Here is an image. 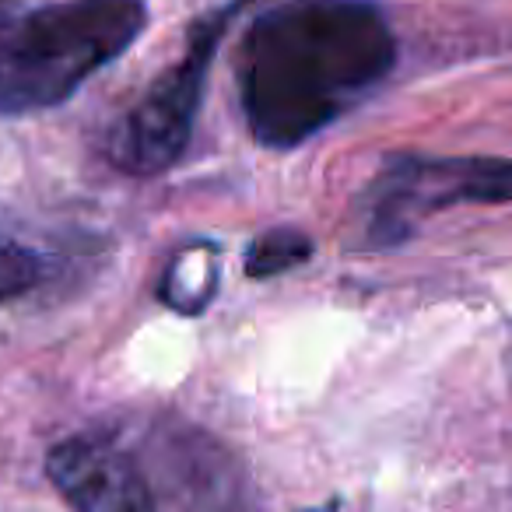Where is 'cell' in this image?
<instances>
[{"label":"cell","mask_w":512,"mask_h":512,"mask_svg":"<svg viewBox=\"0 0 512 512\" xmlns=\"http://www.w3.org/2000/svg\"><path fill=\"white\" fill-rule=\"evenodd\" d=\"M393 64L397 43L372 0H281L242 39V113L264 148H299L358 106Z\"/></svg>","instance_id":"cell-1"},{"label":"cell","mask_w":512,"mask_h":512,"mask_svg":"<svg viewBox=\"0 0 512 512\" xmlns=\"http://www.w3.org/2000/svg\"><path fill=\"white\" fill-rule=\"evenodd\" d=\"M46 470L74 512H165L137 449L113 435L81 432L57 442Z\"/></svg>","instance_id":"cell-5"},{"label":"cell","mask_w":512,"mask_h":512,"mask_svg":"<svg viewBox=\"0 0 512 512\" xmlns=\"http://www.w3.org/2000/svg\"><path fill=\"white\" fill-rule=\"evenodd\" d=\"M225 22L228 15H218L200 25L183 60L169 67L148 88V95L116 123L113 137H109V158L123 172L155 176V172L169 169L186 151L200 99H204V81L207 71H211L214 46H218Z\"/></svg>","instance_id":"cell-4"},{"label":"cell","mask_w":512,"mask_h":512,"mask_svg":"<svg viewBox=\"0 0 512 512\" xmlns=\"http://www.w3.org/2000/svg\"><path fill=\"white\" fill-rule=\"evenodd\" d=\"M46 278V256L0 221V302L32 292Z\"/></svg>","instance_id":"cell-7"},{"label":"cell","mask_w":512,"mask_h":512,"mask_svg":"<svg viewBox=\"0 0 512 512\" xmlns=\"http://www.w3.org/2000/svg\"><path fill=\"white\" fill-rule=\"evenodd\" d=\"M148 25L144 0H57L0 22V116L67 102Z\"/></svg>","instance_id":"cell-2"},{"label":"cell","mask_w":512,"mask_h":512,"mask_svg":"<svg viewBox=\"0 0 512 512\" xmlns=\"http://www.w3.org/2000/svg\"><path fill=\"white\" fill-rule=\"evenodd\" d=\"M313 256V239L295 228H271L246 249V274L249 278H278L292 267L306 264Z\"/></svg>","instance_id":"cell-6"},{"label":"cell","mask_w":512,"mask_h":512,"mask_svg":"<svg viewBox=\"0 0 512 512\" xmlns=\"http://www.w3.org/2000/svg\"><path fill=\"white\" fill-rule=\"evenodd\" d=\"M512 158L488 155H397L379 169L365 197V235L369 246L390 249L432 214L456 204H509Z\"/></svg>","instance_id":"cell-3"}]
</instances>
